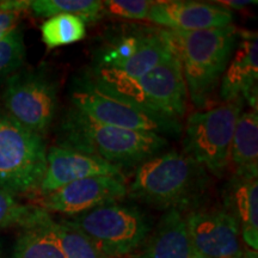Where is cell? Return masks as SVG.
I'll list each match as a JSON object with an SVG mask.
<instances>
[{"label":"cell","instance_id":"1","mask_svg":"<svg viewBox=\"0 0 258 258\" xmlns=\"http://www.w3.org/2000/svg\"><path fill=\"white\" fill-rule=\"evenodd\" d=\"M57 146L101 158L121 171L138 167L170 145L161 135L103 124L73 106L61 120Z\"/></svg>","mask_w":258,"mask_h":258},{"label":"cell","instance_id":"2","mask_svg":"<svg viewBox=\"0 0 258 258\" xmlns=\"http://www.w3.org/2000/svg\"><path fill=\"white\" fill-rule=\"evenodd\" d=\"M161 34L178 57L192 104L206 108L237 46V28L231 24L198 31L161 29Z\"/></svg>","mask_w":258,"mask_h":258},{"label":"cell","instance_id":"3","mask_svg":"<svg viewBox=\"0 0 258 258\" xmlns=\"http://www.w3.org/2000/svg\"><path fill=\"white\" fill-rule=\"evenodd\" d=\"M208 185L207 171L184 153L165 151L138 167L127 196L159 209L183 212L201 200Z\"/></svg>","mask_w":258,"mask_h":258},{"label":"cell","instance_id":"4","mask_svg":"<svg viewBox=\"0 0 258 258\" xmlns=\"http://www.w3.org/2000/svg\"><path fill=\"white\" fill-rule=\"evenodd\" d=\"M85 78L102 91L157 114L180 120L186 111L185 80L178 57L172 51L139 78L98 67H92Z\"/></svg>","mask_w":258,"mask_h":258},{"label":"cell","instance_id":"5","mask_svg":"<svg viewBox=\"0 0 258 258\" xmlns=\"http://www.w3.org/2000/svg\"><path fill=\"white\" fill-rule=\"evenodd\" d=\"M66 220L109 258L132 257L152 231L146 213L120 202L106 203Z\"/></svg>","mask_w":258,"mask_h":258},{"label":"cell","instance_id":"6","mask_svg":"<svg viewBox=\"0 0 258 258\" xmlns=\"http://www.w3.org/2000/svg\"><path fill=\"white\" fill-rule=\"evenodd\" d=\"M244 103L239 97L208 110L194 111L186 118L183 153L218 178L230 170L232 138Z\"/></svg>","mask_w":258,"mask_h":258},{"label":"cell","instance_id":"7","mask_svg":"<svg viewBox=\"0 0 258 258\" xmlns=\"http://www.w3.org/2000/svg\"><path fill=\"white\" fill-rule=\"evenodd\" d=\"M71 103L84 115L111 127L153 133L164 138L178 137L183 131V124L178 118L146 110L109 95L85 77L78 80L71 91Z\"/></svg>","mask_w":258,"mask_h":258},{"label":"cell","instance_id":"8","mask_svg":"<svg viewBox=\"0 0 258 258\" xmlns=\"http://www.w3.org/2000/svg\"><path fill=\"white\" fill-rule=\"evenodd\" d=\"M46 164L43 137L0 114V189L12 195L36 191Z\"/></svg>","mask_w":258,"mask_h":258},{"label":"cell","instance_id":"9","mask_svg":"<svg viewBox=\"0 0 258 258\" xmlns=\"http://www.w3.org/2000/svg\"><path fill=\"white\" fill-rule=\"evenodd\" d=\"M2 101L9 118L43 137L57 110V84L43 70L17 72L6 79Z\"/></svg>","mask_w":258,"mask_h":258},{"label":"cell","instance_id":"10","mask_svg":"<svg viewBox=\"0 0 258 258\" xmlns=\"http://www.w3.org/2000/svg\"><path fill=\"white\" fill-rule=\"evenodd\" d=\"M171 53L161 29H137L115 35L97 51L93 67L139 78Z\"/></svg>","mask_w":258,"mask_h":258},{"label":"cell","instance_id":"11","mask_svg":"<svg viewBox=\"0 0 258 258\" xmlns=\"http://www.w3.org/2000/svg\"><path fill=\"white\" fill-rule=\"evenodd\" d=\"M195 252L206 258H246L237 221L224 208H198L185 215Z\"/></svg>","mask_w":258,"mask_h":258},{"label":"cell","instance_id":"12","mask_svg":"<svg viewBox=\"0 0 258 258\" xmlns=\"http://www.w3.org/2000/svg\"><path fill=\"white\" fill-rule=\"evenodd\" d=\"M125 196L127 184L124 178L95 176L76 180L42 196L40 208L72 218L106 203L118 202Z\"/></svg>","mask_w":258,"mask_h":258},{"label":"cell","instance_id":"13","mask_svg":"<svg viewBox=\"0 0 258 258\" xmlns=\"http://www.w3.org/2000/svg\"><path fill=\"white\" fill-rule=\"evenodd\" d=\"M147 21L169 30L198 31L231 25L233 23V14L230 9L217 3L211 4L189 0L152 2Z\"/></svg>","mask_w":258,"mask_h":258},{"label":"cell","instance_id":"14","mask_svg":"<svg viewBox=\"0 0 258 258\" xmlns=\"http://www.w3.org/2000/svg\"><path fill=\"white\" fill-rule=\"evenodd\" d=\"M95 176L123 178V172L101 158L62 146H51L47 150L46 171L37 191L44 196L76 180Z\"/></svg>","mask_w":258,"mask_h":258},{"label":"cell","instance_id":"15","mask_svg":"<svg viewBox=\"0 0 258 258\" xmlns=\"http://www.w3.org/2000/svg\"><path fill=\"white\" fill-rule=\"evenodd\" d=\"M258 79V42L254 32H241L220 80L221 101L235 98L250 101L252 109H257Z\"/></svg>","mask_w":258,"mask_h":258},{"label":"cell","instance_id":"16","mask_svg":"<svg viewBox=\"0 0 258 258\" xmlns=\"http://www.w3.org/2000/svg\"><path fill=\"white\" fill-rule=\"evenodd\" d=\"M185 215L178 209L165 211L154 230L133 258H192L195 254Z\"/></svg>","mask_w":258,"mask_h":258},{"label":"cell","instance_id":"17","mask_svg":"<svg viewBox=\"0 0 258 258\" xmlns=\"http://www.w3.org/2000/svg\"><path fill=\"white\" fill-rule=\"evenodd\" d=\"M224 209L239 226L243 243L257 252L258 249V182L233 176L224 188Z\"/></svg>","mask_w":258,"mask_h":258},{"label":"cell","instance_id":"18","mask_svg":"<svg viewBox=\"0 0 258 258\" xmlns=\"http://www.w3.org/2000/svg\"><path fill=\"white\" fill-rule=\"evenodd\" d=\"M234 176L258 177V114L257 109L241 111L235 124L230 148V169Z\"/></svg>","mask_w":258,"mask_h":258},{"label":"cell","instance_id":"19","mask_svg":"<svg viewBox=\"0 0 258 258\" xmlns=\"http://www.w3.org/2000/svg\"><path fill=\"white\" fill-rule=\"evenodd\" d=\"M49 213L41 208L34 221L22 227L11 258H66L47 225Z\"/></svg>","mask_w":258,"mask_h":258},{"label":"cell","instance_id":"20","mask_svg":"<svg viewBox=\"0 0 258 258\" xmlns=\"http://www.w3.org/2000/svg\"><path fill=\"white\" fill-rule=\"evenodd\" d=\"M30 10L37 17L71 15L84 19L85 23H96L104 17L103 2L99 0H31Z\"/></svg>","mask_w":258,"mask_h":258},{"label":"cell","instance_id":"21","mask_svg":"<svg viewBox=\"0 0 258 258\" xmlns=\"http://www.w3.org/2000/svg\"><path fill=\"white\" fill-rule=\"evenodd\" d=\"M47 225L66 258H109L97 249L85 234L69 224L66 219L54 220L49 214Z\"/></svg>","mask_w":258,"mask_h":258},{"label":"cell","instance_id":"22","mask_svg":"<svg viewBox=\"0 0 258 258\" xmlns=\"http://www.w3.org/2000/svg\"><path fill=\"white\" fill-rule=\"evenodd\" d=\"M42 41L48 49L69 46L86 36V23L77 16L57 15L41 25Z\"/></svg>","mask_w":258,"mask_h":258},{"label":"cell","instance_id":"23","mask_svg":"<svg viewBox=\"0 0 258 258\" xmlns=\"http://www.w3.org/2000/svg\"><path fill=\"white\" fill-rule=\"evenodd\" d=\"M27 49L21 28H16L0 41V79L11 77L23 66Z\"/></svg>","mask_w":258,"mask_h":258},{"label":"cell","instance_id":"24","mask_svg":"<svg viewBox=\"0 0 258 258\" xmlns=\"http://www.w3.org/2000/svg\"><path fill=\"white\" fill-rule=\"evenodd\" d=\"M40 212V207L25 206L15 195L0 189V231L14 226L24 227L34 221Z\"/></svg>","mask_w":258,"mask_h":258},{"label":"cell","instance_id":"25","mask_svg":"<svg viewBox=\"0 0 258 258\" xmlns=\"http://www.w3.org/2000/svg\"><path fill=\"white\" fill-rule=\"evenodd\" d=\"M152 2L147 0H105L103 2V14L127 21L147 19L148 10Z\"/></svg>","mask_w":258,"mask_h":258},{"label":"cell","instance_id":"26","mask_svg":"<svg viewBox=\"0 0 258 258\" xmlns=\"http://www.w3.org/2000/svg\"><path fill=\"white\" fill-rule=\"evenodd\" d=\"M21 15V12L9 11L0 8V41L8 36L12 30L18 28Z\"/></svg>","mask_w":258,"mask_h":258},{"label":"cell","instance_id":"27","mask_svg":"<svg viewBox=\"0 0 258 258\" xmlns=\"http://www.w3.org/2000/svg\"><path fill=\"white\" fill-rule=\"evenodd\" d=\"M217 4L224 6L226 9L232 8L235 10H240L246 8V6L249 5L257 4V2H251V0H249V2H234V0H232V2H217Z\"/></svg>","mask_w":258,"mask_h":258},{"label":"cell","instance_id":"28","mask_svg":"<svg viewBox=\"0 0 258 258\" xmlns=\"http://www.w3.org/2000/svg\"><path fill=\"white\" fill-rule=\"evenodd\" d=\"M0 258H8V257H6L4 247H3V244L2 243H0Z\"/></svg>","mask_w":258,"mask_h":258},{"label":"cell","instance_id":"29","mask_svg":"<svg viewBox=\"0 0 258 258\" xmlns=\"http://www.w3.org/2000/svg\"><path fill=\"white\" fill-rule=\"evenodd\" d=\"M192 258H206V257H203V256H200V254L195 253V254H194V257H192Z\"/></svg>","mask_w":258,"mask_h":258},{"label":"cell","instance_id":"30","mask_svg":"<svg viewBox=\"0 0 258 258\" xmlns=\"http://www.w3.org/2000/svg\"><path fill=\"white\" fill-rule=\"evenodd\" d=\"M246 258H250V257H249V256H247V257H246Z\"/></svg>","mask_w":258,"mask_h":258}]
</instances>
